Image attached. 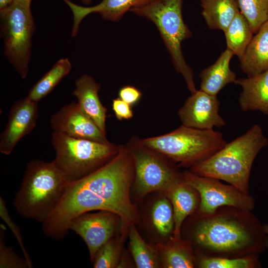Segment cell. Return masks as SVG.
Here are the masks:
<instances>
[{"mask_svg": "<svg viewBox=\"0 0 268 268\" xmlns=\"http://www.w3.org/2000/svg\"><path fill=\"white\" fill-rule=\"evenodd\" d=\"M134 179L132 154L120 145L117 155L86 176L69 182L60 203L42 223L46 236L57 240L66 237L69 222L92 210H107L119 216L123 226L137 223L139 215L131 200L130 192Z\"/></svg>", "mask_w": 268, "mask_h": 268, "instance_id": "6da1fadb", "label": "cell"}, {"mask_svg": "<svg viewBox=\"0 0 268 268\" xmlns=\"http://www.w3.org/2000/svg\"><path fill=\"white\" fill-rule=\"evenodd\" d=\"M209 214L199 215L193 233L200 255L238 258L265 252L266 235L251 211L222 206Z\"/></svg>", "mask_w": 268, "mask_h": 268, "instance_id": "7a4b0ae2", "label": "cell"}, {"mask_svg": "<svg viewBox=\"0 0 268 268\" xmlns=\"http://www.w3.org/2000/svg\"><path fill=\"white\" fill-rule=\"evenodd\" d=\"M268 145V139L258 124L234 139L205 160L190 167L201 176L223 180L249 194V179L253 162Z\"/></svg>", "mask_w": 268, "mask_h": 268, "instance_id": "3957f363", "label": "cell"}, {"mask_svg": "<svg viewBox=\"0 0 268 268\" xmlns=\"http://www.w3.org/2000/svg\"><path fill=\"white\" fill-rule=\"evenodd\" d=\"M69 183L53 161L33 160L26 166L13 206L24 218L42 223L60 203Z\"/></svg>", "mask_w": 268, "mask_h": 268, "instance_id": "277c9868", "label": "cell"}, {"mask_svg": "<svg viewBox=\"0 0 268 268\" xmlns=\"http://www.w3.org/2000/svg\"><path fill=\"white\" fill-rule=\"evenodd\" d=\"M141 140L148 148L183 167H191L206 159L227 143L219 131L183 125L169 133Z\"/></svg>", "mask_w": 268, "mask_h": 268, "instance_id": "5b68a950", "label": "cell"}, {"mask_svg": "<svg viewBox=\"0 0 268 268\" xmlns=\"http://www.w3.org/2000/svg\"><path fill=\"white\" fill-rule=\"evenodd\" d=\"M183 0H155L140 7L130 11L152 21L158 29L170 54L175 69L184 77L191 94L197 90L192 69L183 55V41L192 36V32L184 22L182 16Z\"/></svg>", "mask_w": 268, "mask_h": 268, "instance_id": "8992f818", "label": "cell"}, {"mask_svg": "<svg viewBox=\"0 0 268 268\" xmlns=\"http://www.w3.org/2000/svg\"><path fill=\"white\" fill-rule=\"evenodd\" d=\"M53 161L69 182L79 180L103 166L118 153L119 145L77 138L54 132Z\"/></svg>", "mask_w": 268, "mask_h": 268, "instance_id": "52a82bcc", "label": "cell"}, {"mask_svg": "<svg viewBox=\"0 0 268 268\" xmlns=\"http://www.w3.org/2000/svg\"><path fill=\"white\" fill-rule=\"evenodd\" d=\"M30 3L25 0H14L0 10L4 54L23 78L28 73L31 40L35 28Z\"/></svg>", "mask_w": 268, "mask_h": 268, "instance_id": "ba28073f", "label": "cell"}, {"mask_svg": "<svg viewBox=\"0 0 268 268\" xmlns=\"http://www.w3.org/2000/svg\"><path fill=\"white\" fill-rule=\"evenodd\" d=\"M126 146L134 163L133 184L140 197L154 191L166 193L183 179L174 162L145 146L141 138L134 136Z\"/></svg>", "mask_w": 268, "mask_h": 268, "instance_id": "9c48e42d", "label": "cell"}, {"mask_svg": "<svg viewBox=\"0 0 268 268\" xmlns=\"http://www.w3.org/2000/svg\"><path fill=\"white\" fill-rule=\"evenodd\" d=\"M183 180L198 193L200 202L197 214L207 215L222 206H233L247 211L255 208L254 199L235 186L226 185L219 180L199 176L191 171L182 173Z\"/></svg>", "mask_w": 268, "mask_h": 268, "instance_id": "30bf717a", "label": "cell"}, {"mask_svg": "<svg viewBox=\"0 0 268 268\" xmlns=\"http://www.w3.org/2000/svg\"><path fill=\"white\" fill-rule=\"evenodd\" d=\"M121 219L107 210L82 213L71 220L68 229L79 235L86 244L92 262L98 250L115 237Z\"/></svg>", "mask_w": 268, "mask_h": 268, "instance_id": "8fae6325", "label": "cell"}, {"mask_svg": "<svg viewBox=\"0 0 268 268\" xmlns=\"http://www.w3.org/2000/svg\"><path fill=\"white\" fill-rule=\"evenodd\" d=\"M219 106L217 96L200 89L191 94L178 114L184 126L203 130L220 128L226 122L219 114Z\"/></svg>", "mask_w": 268, "mask_h": 268, "instance_id": "7c38bea8", "label": "cell"}, {"mask_svg": "<svg viewBox=\"0 0 268 268\" xmlns=\"http://www.w3.org/2000/svg\"><path fill=\"white\" fill-rule=\"evenodd\" d=\"M50 124L54 132L69 136L109 142L106 134L82 110L77 102L63 106L51 116Z\"/></svg>", "mask_w": 268, "mask_h": 268, "instance_id": "4fadbf2b", "label": "cell"}, {"mask_svg": "<svg viewBox=\"0 0 268 268\" xmlns=\"http://www.w3.org/2000/svg\"><path fill=\"white\" fill-rule=\"evenodd\" d=\"M38 116L37 103L27 97L11 106L6 127L0 136V151L8 155L19 140L36 125Z\"/></svg>", "mask_w": 268, "mask_h": 268, "instance_id": "5bb4252c", "label": "cell"}, {"mask_svg": "<svg viewBox=\"0 0 268 268\" xmlns=\"http://www.w3.org/2000/svg\"><path fill=\"white\" fill-rule=\"evenodd\" d=\"M63 0L72 12L73 23L71 37H73L76 35L82 19L91 13H98L107 20L117 21L132 8L144 6L155 0H103L99 4L90 7L77 5L69 0Z\"/></svg>", "mask_w": 268, "mask_h": 268, "instance_id": "9a60e30c", "label": "cell"}, {"mask_svg": "<svg viewBox=\"0 0 268 268\" xmlns=\"http://www.w3.org/2000/svg\"><path fill=\"white\" fill-rule=\"evenodd\" d=\"M72 92L82 110L94 122L105 134L107 108L100 100L98 92L100 85L88 74H83L75 82Z\"/></svg>", "mask_w": 268, "mask_h": 268, "instance_id": "2e32d148", "label": "cell"}, {"mask_svg": "<svg viewBox=\"0 0 268 268\" xmlns=\"http://www.w3.org/2000/svg\"><path fill=\"white\" fill-rule=\"evenodd\" d=\"M234 83L242 88L239 97L242 111H259L268 115V69L255 76L236 79Z\"/></svg>", "mask_w": 268, "mask_h": 268, "instance_id": "e0dca14e", "label": "cell"}, {"mask_svg": "<svg viewBox=\"0 0 268 268\" xmlns=\"http://www.w3.org/2000/svg\"><path fill=\"white\" fill-rule=\"evenodd\" d=\"M174 213V239L181 238V230L184 220L197 211L200 198L198 192L183 179L166 193Z\"/></svg>", "mask_w": 268, "mask_h": 268, "instance_id": "ac0fdd59", "label": "cell"}, {"mask_svg": "<svg viewBox=\"0 0 268 268\" xmlns=\"http://www.w3.org/2000/svg\"><path fill=\"white\" fill-rule=\"evenodd\" d=\"M239 61L241 69L247 77L268 69V21L254 35Z\"/></svg>", "mask_w": 268, "mask_h": 268, "instance_id": "d6986e66", "label": "cell"}, {"mask_svg": "<svg viewBox=\"0 0 268 268\" xmlns=\"http://www.w3.org/2000/svg\"><path fill=\"white\" fill-rule=\"evenodd\" d=\"M233 55L226 49L213 64L200 72L201 90L217 96L226 85L235 82L236 74L230 68V62Z\"/></svg>", "mask_w": 268, "mask_h": 268, "instance_id": "ffe728a7", "label": "cell"}, {"mask_svg": "<svg viewBox=\"0 0 268 268\" xmlns=\"http://www.w3.org/2000/svg\"><path fill=\"white\" fill-rule=\"evenodd\" d=\"M156 248L164 268H192L196 265L197 258L189 240L173 238L167 244H159Z\"/></svg>", "mask_w": 268, "mask_h": 268, "instance_id": "44dd1931", "label": "cell"}, {"mask_svg": "<svg viewBox=\"0 0 268 268\" xmlns=\"http://www.w3.org/2000/svg\"><path fill=\"white\" fill-rule=\"evenodd\" d=\"M201 5L208 28L223 32L240 11L237 0H201Z\"/></svg>", "mask_w": 268, "mask_h": 268, "instance_id": "7402d4cb", "label": "cell"}, {"mask_svg": "<svg viewBox=\"0 0 268 268\" xmlns=\"http://www.w3.org/2000/svg\"><path fill=\"white\" fill-rule=\"evenodd\" d=\"M224 33L226 49L239 59L254 35L248 20L240 11L236 15Z\"/></svg>", "mask_w": 268, "mask_h": 268, "instance_id": "603a6c76", "label": "cell"}, {"mask_svg": "<svg viewBox=\"0 0 268 268\" xmlns=\"http://www.w3.org/2000/svg\"><path fill=\"white\" fill-rule=\"evenodd\" d=\"M71 68V65L68 59H60L31 88L26 97L38 103L68 73Z\"/></svg>", "mask_w": 268, "mask_h": 268, "instance_id": "cb8c5ba5", "label": "cell"}, {"mask_svg": "<svg viewBox=\"0 0 268 268\" xmlns=\"http://www.w3.org/2000/svg\"><path fill=\"white\" fill-rule=\"evenodd\" d=\"M129 228L130 250L136 267L159 268L160 261L157 248H154L143 240L134 224Z\"/></svg>", "mask_w": 268, "mask_h": 268, "instance_id": "d4e9b609", "label": "cell"}, {"mask_svg": "<svg viewBox=\"0 0 268 268\" xmlns=\"http://www.w3.org/2000/svg\"><path fill=\"white\" fill-rule=\"evenodd\" d=\"M196 265L201 268H261L259 255L238 258H227L200 255Z\"/></svg>", "mask_w": 268, "mask_h": 268, "instance_id": "484cf974", "label": "cell"}, {"mask_svg": "<svg viewBox=\"0 0 268 268\" xmlns=\"http://www.w3.org/2000/svg\"><path fill=\"white\" fill-rule=\"evenodd\" d=\"M151 217L154 228L161 236L165 237L173 232L174 213L168 197L160 198L154 203L151 209Z\"/></svg>", "mask_w": 268, "mask_h": 268, "instance_id": "4316f807", "label": "cell"}, {"mask_svg": "<svg viewBox=\"0 0 268 268\" xmlns=\"http://www.w3.org/2000/svg\"><path fill=\"white\" fill-rule=\"evenodd\" d=\"M240 11L255 34L268 21V0H237Z\"/></svg>", "mask_w": 268, "mask_h": 268, "instance_id": "83f0119b", "label": "cell"}, {"mask_svg": "<svg viewBox=\"0 0 268 268\" xmlns=\"http://www.w3.org/2000/svg\"><path fill=\"white\" fill-rule=\"evenodd\" d=\"M122 238L114 237L97 252L93 261L95 268H115L120 265Z\"/></svg>", "mask_w": 268, "mask_h": 268, "instance_id": "f1b7e54d", "label": "cell"}, {"mask_svg": "<svg viewBox=\"0 0 268 268\" xmlns=\"http://www.w3.org/2000/svg\"><path fill=\"white\" fill-rule=\"evenodd\" d=\"M4 231L0 226V268H28L25 259L19 257L10 247L5 246Z\"/></svg>", "mask_w": 268, "mask_h": 268, "instance_id": "f546056e", "label": "cell"}, {"mask_svg": "<svg viewBox=\"0 0 268 268\" xmlns=\"http://www.w3.org/2000/svg\"><path fill=\"white\" fill-rule=\"evenodd\" d=\"M0 216L10 228L18 242L28 268H32L33 266L32 261L23 244V238L20 233V229L10 217L6 207V202L1 197H0Z\"/></svg>", "mask_w": 268, "mask_h": 268, "instance_id": "4dcf8cb0", "label": "cell"}, {"mask_svg": "<svg viewBox=\"0 0 268 268\" xmlns=\"http://www.w3.org/2000/svg\"><path fill=\"white\" fill-rule=\"evenodd\" d=\"M112 107L116 117L119 120H129L133 117L132 106L119 97L113 100Z\"/></svg>", "mask_w": 268, "mask_h": 268, "instance_id": "1f68e13d", "label": "cell"}, {"mask_svg": "<svg viewBox=\"0 0 268 268\" xmlns=\"http://www.w3.org/2000/svg\"><path fill=\"white\" fill-rule=\"evenodd\" d=\"M141 96L142 93L139 90L131 85L122 87L119 92V97L131 106L138 103Z\"/></svg>", "mask_w": 268, "mask_h": 268, "instance_id": "d6a6232c", "label": "cell"}, {"mask_svg": "<svg viewBox=\"0 0 268 268\" xmlns=\"http://www.w3.org/2000/svg\"><path fill=\"white\" fill-rule=\"evenodd\" d=\"M14 0H0V10L10 5Z\"/></svg>", "mask_w": 268, "mask_h": 268, "instance_id": "836d02e7", "label": "cell"}, {"mask_svg": "<svg viewBox=\"0 0 268 268\" xmlns=\"http://www.w3.org/2000/svg\"><path fill=\"white\" fill-rule=\"evenodd\" d=\"M263 230L266 235L265 245L266 248L268 249V223L263 225Z\"/></svg>", "mask_w": 268, "mask_h": 268, "instance_id": "e575fe53", "label": "cell"}, {"mask_svg": "<svg viewBox=\"0 0 268 268\" xmlns=\"http://www.w3.org/2000/svg\"><path fill=\"white\" fill-rule=\"evenodd\" d=\"M92 0H82V2L86 5H88L91 3Z\"/></svg>", "mask_w": 268, "mask_h": 268, "instance_id": "d590c367", "label": "cell"}, {"mask_svg": "<svg viewBox=\"0 0 268 268\" xmlns=\"http://www.w3.org/2000/svg\"><path fill=\"white\" fill-rule=\"evenodd\" d=\"M26 0V1H31V0Z\"/></svg>", "mask_w": 268, "mask_h": 268, "instance_id": "8d00e7d4", "label": "cell"}]
</instances>
